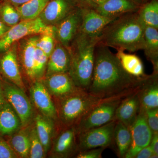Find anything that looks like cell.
<instances>
[{
  "mask_svg": "<svg viewBox=\"0 0 158 158\" xmlns=\"http://www.w3.org/2000/svg\"><path fill=\"white\" fill-rule=\"evenodd\" d=\"M148 76L137 77L128 73L116 54L108 47L97 43L92 81L88 92L101 99L125 97L138 91Z\"/></svg>",
  "mask_w": 158,
  "mask_h": 158,
  "instance_id": "1",
  "label": "cell"
},
{
  "mask_svg": "<svg viewBox=\"0 0 158 158\" xmlns=\"http://www.w3.org/2000/svg\"><path fill=\"white\" fill-rule=\"evenodd\" d=\"M138 11L123 15L108 24L102 31L98 43L117 50L131 52L143 50L145 25Z\"/></svg>",
  "mask_w": 158,
  "mask_h": 158,
  "instance_id": "2",
  "label": "cell"
},
{
  "mask_svg": "<svg viewBox=\"0 0 158 158\" xmlns=\"http://www.w3.org/2000/svg\"><path fill=\"white\" fill-rule=\"evenodd\" d=\"M98 38L79 32L68 48L70 63L68 74L77 88L88 91L94 67V49Z\"/></svg>",
  "mask_w": 158,
  "mask_h": 158,
  "instance_id": "3",
  "label": "cell"
},
{
  "mask_svg": "<svg viewBox=\"0 0 158 158\" xmlns=\"http://www.w3.org/2000/svg\"><path fill=\"white\" fill-rule=\"evenodd\" d=\"M57 99L58 118L66 128L74 126L91 108L105 99L79 88L70 94Z\"/></svg>",
  "mask_w": 158,
  "mask_h": 158,
  "instance_id": "4",
  "label": "cell"
},
{
  "mask_svg": "<svg viewBox=\"0 0 158 158\" xmlns=\"http://www.w3.org/2000/svg\"><path fill=\"white\" fill-rule=\"evenodd\" d=\"M124 98L118 97L105 99L91 108L73 126L77 135L115 120L116 109Z\"/></svg>",
  "mask_w": 158,
  "mask_h": 158,
  "instance_id": "5",
  "label": "cell"
},
{
  "mask_svg": "<svg viewBox=\"0 0 158 158\" xmlns=\"http://www.w3.org/2000/svg\"><path fill=\"white\" fill-rule=\"evenodd\" d=\"M54 27L47 26L39 17L30 20L21 21L0 37V54L6 52L20 40L31 35L53 31Z\"/></svg>",
  "mask_w": 158,
  "mask_h": 158,
  "instance_id": "6",
  "label": "cell"
},
{
  "mask_svg": "<svg viewBox=\"0 0 158 158\" xmlns=\"http://www.w3.org/2000/svg\"><path fill=\"white\" fill-rule=\"evenodd\" d=\"M116 120H113L102 126L91 129L77 135L78 151L107 148L113 142V134Z\"/></svg>",
  "mask_w": 158,
  "mask_h": 158,
  "instance_id": "7",
  "label": "cell"
},
{
  "mask_svg": "<svg viewBox=\"0 0 158 158\" xmlns=\"http://www.w3.org/2000/svg\"><path fill=\"white\" fill-rule=\"evenodd\" d=\"M4 96L20 119L22 127L28 126L33 118V109L24 90L11 82L2 81Z\"/></svg>",
  "mask_w": 158,
  "mask_h": 158,
  "instance_id": "8",
  "label": "cell"
},
{
  "mask_svg": "<svg viewBox=\"0 0 158 158\" xmlns=\"http://www.w3.org/2000/svg\"><path fill=\"white\" fill-rule=\"evenodd\" d=\"M84 9V7L78 6L58 24L54 26L57 40L67 48L80 31Z\"/></svg>",
  "mask_w": 158,
  "mask_h": 158,
  "instance_id": "9",
  "label": "cell"
},
{
  "mask_svg": "<svg viewBox=\"0 0 158 158\" xmlns=\"http://www.w3.org/2000/svg\"><path fill=\"white\" fill-rule=\"evenodd\" d=\"M130 129L131 144L125 158H135L141 149L149 145L153 135L146 121L144 109L141 107L139 114Z\"/></svg>",
  "mask_w": 158,
  "mask_h": 158,
  "instance_id": "10",
  "label": "cell"
},
{
  "mask_svg": "<svg viewBox=\"0 0 158 158\" xmlns=\"http://www.w3.org/2000/svg\"><path fill=\"white\" fill-rule=\"evenodd\" d=\"M40 34L28 36L17 42L18 58L20 67L28 78L35 81L34 62L37 41Z\"/></svg>",
  "mask_w": 158,
  "mask_h": 158,
  "instance_id": "11",
  "label": "cell"
},
{
  "mask_svg": "<svg viewBox=\"0 0 158 158\" xmlns=\"http://www.w3.org/2000/svg\"><path fill=\"white\" fill-rule=\"evenodd\" d=\"M0 73L9 81L24 90L18 58L17 42L6 52L0 54Z\"/></svg>",
  "mask_w": 158,
  "mask_h": 158,
  "instance_id": "12",
  "label": "cell"
},
{
  "mask_svg": "<svg viewBox=\"0 0 158 158\" xmlns=\"http://www.w3.org/2000/svg\"><path fill=\"white\" fill-rule=\"evenodd\" d=\"M78 6L75 0H50L39 17L47 26L54 27Z\"/></svg>",
  "mask_w": 158,
  "mask_h": 158,
  "instance_id": "13",
  "label": "cell"
},
{
  "mask_svg": "<svg viewBox=\"0 0 158 158\" xmlns=\"http://www.w3.org/2000/svg\"><path fill=\"white\" fill-rule=\"evenodd\" d=\"M30 94L32 102L40 114L54 120L58 118L56 108L42 80L33 82Z\"/></svg>",
  "mask_w": 158,
  "mask_h": 158,
  "instance_id": "14",
  "label": "cell"
},
{
  "mask_svg": "<svg viewBox=\"0 0 158 158\" xmlns=\"http://www.w3.org/2000/svg\"><path fill=\"white\" fill-rule=\"evenodd\" d=\"M116 19L103 16L92 8H85L79 32L88 37L98 38L104 29Z\"/></svg>",
  "mask_w": 158,
  "mask_h": 158,
  "instance_id": "15",
  "label": "cell"
},
{
  "mask_svg": "<svg viewBox=\"0 0 158 158\" xmlns=\"http://www.w3.org/2000/svg\"><path fill=\"white\" fill-rule=\"evenodd\" d=\"M41 80L51 95L57 98L66 96L78 88L68 73L54 74Z\"/></svg>",
  "mask_w": 158,
  "mask_h": 158,
  "instance_id": "16",
  "label": "cell"
},
{
  "mask_svg": "<svg viewBox=\"0 0 158 158\" xmlns=\"http://www.w3.org/2000/svg\"><path fill=\"white\" fill-rule=\"evenodd\" d=\"M77 137L76 131L73 126L63 130L54 141L52 149L54 156L69 157L78 151Z\"/></svg>",
  "mask_w": 158,
  "mask_h": 158,
  "instance_id": "17",
  "label": "cell"
},
{
  "mask_svg": "<svg viewBox=\"0 0 158 158\" xmlns=\"http://www.w3.org/2000/svg\"><path fill=\"white\" fill-rule=\"evenodd\" d=\"M137 91L123 98L115 113V120L121 122L129 128L135 120L141 109Z\"/></svg>",
  "mask_w": 158,
  "mask_h": 158,
  "instance_id": "18",
  "label": "cell"
},
{
  "mask_svg": "<svg viewBox=\"0 0 158 158\" xmlns=\"http://www.w3.org/2000/svg\"><path fill=\"white\" fill-rule=\"evenodd\" d=\"M70 63L68 49L57 40L53 51L48 57L44 77L54 74L68 73Z\"/></svg>",
  "mask_w": 158,
  "mask_h": 158,
  "instance_id": "19",
  "label": "cell"
},
{
  "mask_svg": "<svg viewBox=\"0 0 158 158\" xmlns=\"http://www.w3.org/2000/svg\"><path fill=\"white\" fill-rule=\"evenodd\" d=\"M137 94L141 108L147 110L158 108V74L148 75Z\"/></svg>",
  "mask_w": 158,
  "mask_h": 158,
  "instance_id": "20",
  "label": "cell"
},
{
  "mask_svg": "<svg viewBox=\"0 0 158 158\" xmlns=\"http://www.w3.org/2000/svg\"><path fill=\"white\" fill-rule=\"evenodd\" d=\"M94 9L103 16L113 18L139 9L138 5L132 0H108Z\"/></svg>",
  "mask_w": 158,
  "mask_h": 158,
  "instance_id": "21",
  "label": "cell"
},
{
  "mask_svg": "<svg viewBox=\"0 0 158 158\" xmlns=\"http://www.w3.org/2000/svg\"><path fill=\"white\" fill-rule=\"evenodd\" d=\"M22 128L20 119L6 100L0 109V134L9 135Z\"/></svg>",
  "mask_w": 158,
  "mask_h": 158,
  "instance_id": "22",
  "label": "cell"
},
{
  "mask_svg": "<svg viewBox=\"0 0 158 158\" xmlns=\"http://www.w3.org/2000/svg\"><path fill=\"white\" fill-rule=\"evenodd\" d=\"M34 121L37 135L46 155L52 145L55 133L54 120L40 114H38L35 117Z\"/></svg>",
  "mask_w": 158,
  "mask_h": 158,
  "instance_id": "23",
  "label": "cell"
},
{
  "mask_svg": "<svg viewBox=\"0 0 158 158\" xmlns=\"http://www.w3.org/2000/svg\"><path fill=\"white\" fill-rule=\"evenodd\" d=\"M144 50L148 59L152 63L154 73H158V29L145 26L144 29Z\"/></svg>",
  "mask_w": 158,
  "mask_h": 158,
  "instance_id": "24",
  "label": "cell"
},
{
  "mask_svg": "<svg viewBox=\"0 0 158 158\" xmlns=\"http://www.w3.org/2000/svg\"><path fill=\"white\" fill-rule=\"evenodd\" d=\"M23 128L11 135L9 144L19 157L29 158L31 147L30 129L28 126Z\"/></svg>",
  "mask_w": 158,
  "mask_h": 158,
  "instance_id": "25",
  "label": "cell"
},
{
  "mask_svg": "<svg viewBox=\"0 0 158 158\" xmlns=\"http://www.w3.org/2000/svg\"><path fill=\"white\" fill-rule=\"evenodd\" d=\"M131 141L130 128L121 122L116 121L113 134V142L116 144L118 157L125 158L131 147Z\"/></svg>",
  "mask_w": 158,
  "mask_h": 158,
  "instance_id": "26",
  "label": "cell"
},
{
  "mask_svg": "<svg viewBox=\"0 0 158 158\" xmlns=\"http://www.w3.org/2000/svg\"><path fill=\"white\" fill-rule=\"evenodd\" d=\"M116 54L123 68L128 73L137 77L146 76L144 65L139 57L135 54H127L124 50H118Z\"/></svg>",
  "mask_w": 158,
  "mask_h": 158,
  "instance_id": "27",
  "label": "cell"
},
{
  "mask_svg": "<svg viewBox=\"0 0 158 158\" xmlns=\"http://www.w3.org/2000/svg\"><path fill=\"white\" fill-rule=\"evenodd\" d=\"M50 0H30L17 7L21 21L30 20L39 17Z\"/></svg>",
  "mask_w": 158,
  "mask_h": 158,
  "instance_id": "28",
  "label": "cell"
},
{
  "mask_svg": "<svg viewBox=\"0 0 158 158\" xmlns=\"http://www.w3.org/2000/svg\"><path fill=\"white\" fill-rule=\"evenodd\" d=\"M141 21L145 26L158 29V2L152 0L138 11Z\"/></svg>",
  "mask_w": 158,
  "mask_h": 158,
  "instance_id": "29",
  "label": "cell"
},
{
  "mask_svg": "<svg viewBox=\"0 0 158 158\" xmlns=\"http://www.w3.org/2000/svg\"><path fill=\"white\" fill-rule=\"evenodd\" d=\"M0 19L11 27L21 21L16 7L6 2H0Z\"/></svg>",
  "mask_w": 158,
  "mask_h": 158,
  "instance_id": "30",
  "label": "cell"
},
{
  "mask_svg": "<svg viewBox=\"0 0 158 158\" xmlns=\"http://www.w3.org/2000/svg\"><path fill=\"white\" fill-rule=\"evenodd\" d=\"M57 41L54 30L52 32L40 34L36 45L49 57L53 51Z\"/></svg>",
  "mask_w": 158,
  "mask_h": 158,
  "instance_id": "31",
  "label": "cell"
},
{
  "mask_svg": "<svg viewBox=\"0 0 158 158\" xmlns=\"http://www.w3.org/2000/svg\"><path fill=\"white\" fill-rule=\"evenodd\" d=\"M48 59V56L37 47L35 50L34 62L35 81L42 80L45 76Z\"/></svg>",
  "mask_w": 158,
  "mask_h": 158,
  "instance_id": "32",
  "label": "cell"
},
{
  "mask_svg": "<svg viewBox=\"0 0 158 158\" xmlns=\"http://www.w3.org/2000/svg\"><path fill=\"white\" fill-rule=\"evenodd\" d=\"M30 147L29 158H43L45 157L46 154L44 148L37 135L35 126L30 129Z\"/></svg>",
  "mask_w": 158,
  "mask_h": 158,
  "instance_id": "33",
  "label": "cell"
},
{
  "mask_svg": "<svg viewBox=\"0 0 158 158\" xmlns=\"http://www.w3.org/2000/svg\"><path fill=\"white\" fill-rule=\"evenodd\" d=\"M148 124L153 133L158 132V108L144 110Z\"/></svg>",
  "mask_w": 158,
  "mask_h": 158,
  "instance_id": "34",
  "label": "cell"
},
{
  "mask_svg": "<svg viewBox=\"0 0 158 158\" xmlns=\"http://www.w3.org/2000/svg\"><path fill=\"white\" fill-rule=\"evenodd\" d=\"M18 156L9 143L0 136V158H16Z\"/></svg>",
  "mask_w": 158,
  "mask_h": 158,
  "instance_id": "35",
  "label": "cell"
},
{
  "mask_svg": "<svg viewBox=\"0 0 158 158\" xmlns=\"http://www.w3.org/2000/svg\"><path fill=\"white\" fill-rule=\"evenodd\" d=\"M106 148L101 147L92 148L79 152L76 156L77 158H101L102 153Z\"/></svg>",
  "mask_w": 158,
  "mask_h": 158,
  "instance_id": "36",
  "label": "cell"
},
{
  "mask_svg": "<svg viewBox=\"0 0 158 158\" xmlns=\"http://www.w3.org/2000/svg\"><path fill=\"white\" fill-rule=\"evenodd\" d=\"M154 154L150 145L146 146L141 149L136 155V158H151Z\"/></svg>",
  "mask_w": 158,
  "mask_h": 158,
  "instance_id": "37",
  "label": "cell"
},
{
  "mask_svg": "<svg viewBox=\"0 0 158 158\" xmlns=\"http://www.w3.org/2000/svg\"><path fill=\"white\" fill-rule=\"evenodd\" d=\"M149 145L151 147L154 154L158 155V132L153 133Z\"/></svg>",
  "mask_w": 158,
  "mask_h": 158,
  "instance_id": "38",
  "label": "cell"
},
{
  "mask_svg": "<svg viewBox=\"0 0 158 158\" xmlns=\"http://www.w3.org/2000/svg\"><path fill=\"white\" fill-rule=\"evenodd\" d=\"M1 2H6L10 3L15 7L17 8L28 2L30 0H1Z\"/></svg>",
  "mask_w": 158,
  "mask_h": 158,
  "instance_id": "39",
  "label": "cell"
},
{
  "mask_svg": "<svg viewBox=\"0 0 158 158\" xmlns=\"http://www.w3.org/2000/svg\"><path fill=\"white\" fill-rule=\"evenodd\" d=\"M10 28L11 27L7 26L0 19V37L3 36Z\"/></svg>",
  "mask_w": 158,
  "mask_h": 158,
  "instance_id": "40",
  "label": "cell"
},
{
  "mask_svg": "<svg viewBox=\"0 0 158 158\" xmlns=\"http://www.w3.org/2000/svg\"><path fill=\"white\" fill-rule=\"evenodd\" d=\"M6 100L4 96V92H3L2 81L0 78V109L2 108Z\"/></svg>",
  "mask_w": 158,
  "mask_h": 158,
  "instance_id": "41",
  "label": "cell"
},
{
  "mask_svg": "<svg viewBox=\"0 0 158 158\" xmlns=\"http://www.w3.org/2000/svg\"><path fill=\"white\" fill-rule=\"evenodd\" d=\"M107 1L108 0H90V2L93 9H94L98 6H101Z\"/></svg>",
  "mask_w": 158,
  "mask_h": 158,
  "instance_id": "42",
  "label": "cell"
},
{
  "mask_svg": "<svg viewBox=\"0 0 158 158\" xmlns=\"http://www.w3.org/2000/svg\"><path fill=\"white\" fill-rule=\"evenodd\" d=\"M81 1L86 3V4H87V5H88V8L93 9L92 5H91V3L90 2V0H81Z\"/></svg>",
  "mask_w": 158,
  "mask_h": 158,
  "instance_id": "43",
  "label": "cell"
},
{
  "mask_svg": "<svg viewBox=\"0 0 158 158\" xmlns=\"http://www.w3.org/2000/svg\"><path fill=\"white\" fill-rule=\"evenodd\" d=\"M1 2V0H0V2Z\"/></svg>",
  "mask_w": 158,
  "mask_h": 158,
  "instance_id": "44",
  "label": "cell"
}]
</instances>
